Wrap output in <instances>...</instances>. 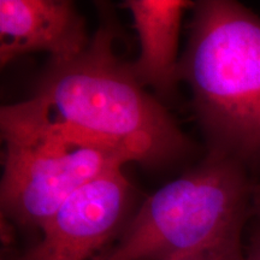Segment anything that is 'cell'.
I'll list each match as a JSON object with an SVG mask.
<instances>
[{
    "instance_id": "cell-1",
    "label": "cell",
    "mask_w": 260,
    "mask_h": 260,
    "mask_svg": "<svg viewBox=\"0 0 260 260\" xmlns=\"http://www.w3.org/2000/svg\"><path fill=\"white\" fill-rule=\"evenodd\" d=\"M116 38V23L104 18L82 53L50 61L22 104L47 122L111 146L129 161L168 164L186 154L189 142L130 63L117 56Z\"/></svg>"
},
{
    "instance_id": "cell-2",
    "label": "cell",
    "mask_w": 260,
    "mask_h": 260,
    "mask_svg": "<svg viewBox=\"0 0 260 260\" xmlns=\"http://www.w3.org/2000/svg\"><path fill=\"white\" fill-rule=\"evenodd\" d=\"M180 80L210 152L260 169V17L230 0L193 5Z\"/></svg>"
},
{
    "instance_id": "cell-3",
    "label": "cell",
    "mask_w": 260,
    "mask_h": 260,
    "mask_svg": "<svg viewBox=\"0 0 260 260\" xmlns=\"http://www.w3.org/2000/svg\"><path fill=\"white\" fill-rule=\"evenodd\" d=\"M234 159L210 152L133 214L106 260H175L232 236L253 218L255 184Z\"/></svg>"
},
{
    "instance_id": "cell-4",
    "label": "cell",
    "mask_w": 260,
    "mask_h": 260,
    "mask_svg": "<svg viewBox=\"0 0 260 260\" xmlns=\"http://www.w3.org/2000/svg\"><path fill=\"white\" fill-rule=\"evenodd\" d=\"M0 201L6 216L41 230L84 184L129 162L111 146L47 122L17 103L2 107Z\"/></svg>"
},
{
    "instance_id": "cell-5",
    "label": "cell",
    "mask_w": 260,
    "mask_h": 260,
    "mask_svg": "<svg viewBox=\"0 0 260 260\" xmlns=\"http://www.w3.org/2000/svg\"><path fill=\"white\" fill-rule=\"evenodd\" d=\"M122 169L75 191L18 260H106L130 219L132 187Z\"/></svg>"
},
{
    "instance_id": "cell-6",
    "label": "cell",
    "mask_w": 260,
    "mask_h": 260,
    "mask_svg": "<svg viewBox=\"0 0 260 260\" xmlns=\"http://www.w3.org/2000/svg\"><path fill=\"white\" fill-rule=\"evenodd\" d=\"M90 41L83 16L67 0H0V63L46 52L52 61L79 56Z\"/></svg>"
},
{
    "instance_id": "cell-7",
    "label": "cell",
    "mask_w": 260,
    "mask_h": 260,
    "mask_svg": "<svg viewBox=\"0 0 260 260\" xmlns=\"http://www.w3.org/2000/svg\"><path fill=\"white\" fill-rule=\"evenodd\" d=\"M187 0H128L140 41V53L132 70L139 82L169 94L180 80L178 40Z\"/></svg>"
},
{
    "instance_id": "cell-8",
    "label": "cell",
    "mask_w": 260,
    "mask_h": 260,
    "mask_svg": "<svg viewBox=\"0 0 260 260\" xmlns=\"http://www.w3.org/2000/svg\"><path fill=\"white\" fill-rule=\"evenodd\" d=\"M175 260H245L242 235L232 236L199 252Z\"/></svg>"
},
{
    "instance_id": "cell-9",
    "label": "cell",
    "mask_w": 260,
    "mask_h": 260,
    "mask_svg": "<svg viewBox=\"0 0 260 260\" xmlns=\"http://www.w3.org/2000/svg\"><path fill=\"white\" fill-rule=\"evenodd\" d=\"M245 260H260V217H253L248 245L245 248Z\"/></svg>"
},
{
    "instance_id": "cell-10",
    "label": "cell",
    "mask_w": 260,
    "mask_h": 260,
    "mask_svg": "<svg viewBox=\"0 0 260 260\" xmlns=\"http://www.w3.org/2000/svg\"><path fill=\"white\" fill-rule=\"evenodd\" d=\"M253 209H254V216L260 217V186L256 184L254 188V197H253Z\"/></svg>"
},
{
    "instance_id": "cell-11",
    "label": "cell",
    "mask_w": 260,
    "mask_h": 260,
    "mask_svg": "<svg viewBox=\"0 0 260 260\" xmlns=\"http://www.w3.org/2000/svg\"><path fill=\"white\" fill-rule=\"evenodd\" d=\"M3 260H4V259H3Z\"/></svg>"
}]
</instances>
